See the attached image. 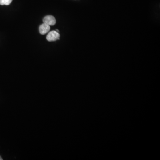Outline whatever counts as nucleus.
<instances>
[{
	"mask_svg": "<svg viewBox=\"0 0 160 160\" xmlns=\"http://www.w3.org/2000/svg\"><path fill=\"white\" fill-rule=\"evenodd\" d=\"M60 35L58 32L56 31H51L47 34L46 36V39L49 42H54L57 40L60 39Z\"/></svg>",
	"mask_w": 160,
	"mask_h": 160,
	"instance_id": "f257e3e1",
	"label": "nucleus"
},
{
	"mask_svg": "<svg viewBox=\"0 0 160 160\" xmlns=\"http://www.w3.org/2000/svg\"><path fill=\"white\" fill-rule=\"evenodd\" d=\"M43 21L44 23L47 24L50 26H53L56 23V19L54 16L51 15H48L45 17L43 18Z\"/></svg>",
	"mask_w": 160,
	"mask_h": 160,
	"instance_id": "f03ea898",
	"label": "nucleus"
},
{
	"mask_svg": "<svg viewBox=\"0 0 160 160\" xmlns=\"http://www.w3.org/2000/svg\"><path fill=\"white\" fill-rule=\"evenodd\" d=\"M50 29V26L43 23L39 26V32L42 35H44L49 32Z\"/></svg>",
	"mask_w": 160,
	"mask_h": 160,
	"instance_id": "7ed1b4c3",
	"label": "nucleus"
},
{
	"mask_svg": "<svg viewBox=\"0 0 160 160\" xmlns=\"http://www.w3.org/2000/svg\"><path fill=\"white\" fill-rule=\"evenodd\" d=\"M13 0H0V5H9Z\"/></svg>",
	"mask_w": 160,
	"mask_h": 160,
	"instance_id": "20e7f679",
	"label": "nucleus"
},
{
	"mask_svg": "<svg viewBox=\"0 0 160 160\" xmlns=\"http://www.w3.org/2000/svg\"><path fill=\"white\" fill-rule=\"evenodd\" d=\"M55 31H56V32H58V33H59V30H58V29H56V30H55Z\"/></svg>",
	"mask_w": 160,
	"mask_h": 160,
	"instance_id": "39448f33",
	"label": "nucleus"
},
{
	"mask_svg": "<svg viewBox=\"0 0 160 160\" xmlns=\"http://www.w3.org/2000/svg\"><path fill=\"white\" fill-rule=\"evenodd\" d=\"M3 160V159H2V158H1V157L0 156V160Z\"/></svg>",
	"mask_w": 160,
	"mask_h": 160,
	"instance_id": "423d86ee",
	"label": "nucleus"
}]
</instances>
